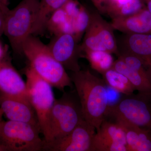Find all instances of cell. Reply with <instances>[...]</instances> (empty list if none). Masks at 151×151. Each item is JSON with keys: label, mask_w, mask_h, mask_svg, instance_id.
Instances as JSON below:
<instances>
[{"label": "cell", "mask_w": 151, "mask_h": 151, "mask_svg": "<svg viewBox=\"0 0 151 151\" xmlns=\"http://www.w3.org/2000/svg\"><path fill=\"white\" fill-rule=\"evenodd\" d=\"M70 77L84 120L98 131L105 119L109 105L105 81L88 70L72 72Z\"/></svg>", "instance_id": "cell-1"}, {"label": "cell", "mask_w": 151, "mask_h": 151, "mask_svg": "<svg viewBox=\"0 0 151 151\" xmlns=\"http://www.w3.org/2000/svg\"><path fill=\"white\" fill-rule=\"evenodd\" d=\"M22 54L33 70L52 87L62 91L68 86L72 87V80L65 68L52 55L47 45L35 35H30L25 41Z\"/></svg>", "instance_id": "cell-2"}, {"label": "cell", "mask_w": 151, "mask_h": 151, "mask_svg": "<svg viewBox=\"0 0 151 151\" xmlns=\"http://www.w3.org/2000/svg\"><path fill=\"white\" fill-rule=\"evenodd\" d=\"M40 0H22L6 18L4 34L7 37L14 52L22 54L25 41L32 35L33 26Z\"/></svg>", "instance_id": "cell-3"}, {"label": "cell", "mask_w": 151, "mask_h": 151, "mask_svg": "<svg viewBox=\"0 0 151 151\" xmlns=\"http://www.w3.org/2000/svg\"><path fill=\"white\" fill-rule=\"evenodd\" d=\"M25 74L30 102L35 111L44 140L48 142L50 114L55 100L52 87L29 66L27 68Z\"/></svg>", "instance_id": "cell-4"}, {"label": "cell", "mask_w": 151, "mask_h": 151, "mask_svg": "<svg viewBox=\"0 0 151 151\" xmlns=\"http://www.w3.org/2000/svg\"><path fill=\"white\" fill-rule=\"evenodd\" d=\"M39 127L24 122H0V145L4 151H43L44 140Z\"/></svg>", "instance_id": "cell-5"}, {"label": "cell", "mask_w": 151, "mask_h": 151, "mask_svg": "<svg viewBox=\"0 0 151 151\" xmlns=\"http://www.w3.org/2000/svg\"><path fill=\"white\" fill-rule=\"evenodd\" d=\"M74 96L64 93L55 99L50 120V139L46 142L64 137L84 120L78 96Z\"/></svg>", "instance_id": "cell-6"}, {"label": "cell", "mask_w": 151, "mask_h": 151, "mask_svg": "<svg viewBox=\"0 0 151 151\" xmlns=\"http://www.w3.org/2000/svg\"><path fill=\"white\" fill-rule=\"evenodd\" d=\"M120 118L151 131V92L124 95L109 105L106 116Z\"/></svg>", "instance_id": "cell-7"}, {"label": "cell", "mask_w": 151, "mask_h": 151, "mask_svg": "<svg viewBox=\"0 0 151 151\" xmlns=\"http://www.w3.org/2000/svg\"><path fill=\"white\" fill-rule=\"evenodd\" d=\"M96 129L85 120L60 139L46 142L43 151H90Z\"/></svg>", "instance_id": "cell-8"}, {"label": "cell", "mask_w": 151, "mask_h": 151, "mask_svg": "<svg viewBox=\"0 0 151 151\" xmlns=\"http://www.w3.org/2000/svg\"><path fill=\"white\" fill-rule=\"evenodd\" d=\"M78 42L74 35L64 33L54 35L47 45L55 58L66 70L72 72L81 70L78 60L82 52Z\"/></svg>", "instance_id": "cell-9"}, {"label": "cell", "mask_w": 151, "mask_h": 151, "mask_svg": "<svg viewBox=\"0 0 151 151\" xmlns=\"http://www.w3.org/2000/svg\"><path fill=\"white\" fill-rule=\"evenodd\" d=\"M90 151H127L123 128L116 122L105 119L94 135Z\"/></svg>", "instance_id": "cell-10"}, {"label": "cell", "mask_w": 151, "mask_h": 151, "mask_svg": "<svg viewBox=\"0 0 151 151\" xmlns=\"http://www.w3.org/2000/svg\"><path fill=\"white\" fill-rule=\"evenodd\" d=\"M0 92L30 101L26 82L6 57L0 61Z\"/></svg>", "instance_id": "cell-11"}, {"label": "cell", "mask_w": 151, "mask_h": 151, "mask_svg": "<svg viewBox=\"0 0 151 151\" xmlns=\"http://www.w3.org/2000/svg\"><path fill=\"white\" fill-rule=\"evenodd\" d=\"M0 108L9 120L27 123L40 129L35 111L28 100L8 97L0 92Z\"/></svg>", "instance_id": "cell-12"}, {"label": "cell", "mask_w": 151, "mask_h": 151, "mask_svg": "<svg viewBox=\"0 0 151 151\" xmlns=\"http://www.w3.org/2000/svg\"><path fill=\"white\" fill-rule=\"evenodd\" d=\"M111 24L113 29L125 34H151V13L144 7L129 16L112 19Z\"/></svg>", "instance_id": "cell-13"}, {"label": "cell", "mask_w": 151, "mask_h": 151, "mask_svg": "<svg viewBox=\"0 0 151 151\" xmlns=\"http://www.w3.org/2000/svg\"><path fill=\"white\" fill-rule=\"evenodd\" d=\"M113 119L125 132L127 151H151V130L139 127L122 118Z\"/></svg>", "instance_id": "cell-14"}, {"label": "cell", "mask_w": 151, "mask_h": 151, "mask_svg": "<svg viewBox=\"0 0 151 151\" xmlns=\"http://www.w3.org/2000/svg\"><path fill=\"white\" fill-rule=\"evenodd\" d=\"M126 35L122 41V52L134 55L142 60L151 59V34Z\"/></svg>", "instance_id": "cell-15"}, {"label": "cell", "mask_w": 151, "mask_h": 151, "mask_svg": "<svg viewBox=\"0 0 151 151\" xmlns=\"http://www.w3.org/2000/svg\"><path fill=\"white\" fill-rule=\"evenodd\" d=\"M89 24L93 27L97 36L108 52L119 55L118 43L113 32V27L98 13L90 14Z\"/></svg>", "instance_id": "cell-16"}, {"label": "cell", "mask_w": 151, "mask_h": 151, "mask_svg": "<svg viewBox=\"0 0 151 151\" xmlns=\"http://www.w3.org/2000/svg\"><path fill=\"white\" fill-rule=\"evenodd\" d=\"M112 68L125 76L138 92H151V78L147 72L134 70L119 58L114 61Z\"/></svg>", "instance_id": "cell-17"}, {"label": "cell", "mask_w": 151, "mask_h": 151, "mask_svg": "<svg viewBox=\"0 0 151 151\" xmlns=\"http://www.w3.org/2000/svg\"><path fill=\"white\" fill-rule=\"evenodd\" d=\"M62 6L60 0H40L33 26L32 35H39L46 29L52 14Z\"/></svg>", "instance_id": "cell-18"}, {"label": "cell", "mask_w": 151, "mask_h": 151, "mask_svg": "<svg viewBox=\"0 0 151 151\" xmlns=\"http://www.w3.org/2000/svg\"><path fill=\"white\" fill-rule=\"evenodd\" d=\"M144 8L142 0H110L105 13L112 19L124 17L134 14Z\"/></svg>", "instance_id": "cell-19"}, {"label": "cell", "mask_w": 151, "mask_h": 151, "mask_svg": "<svg viewBox=\"0 0 151 151\" xmlns=\"http://www.w3.org/2000/svg\"><path fill=\"white\" fill-rule=\"evenodd\" d=\"M102 75L105 84L116 92L128 95L136 90L125 76L113 68L107 70Z\"/></svg>", "instance_id": "cell-20"}, {"label": "cell", "mask_w": 151, "mask_h": 151, "mask_svg": "<svg viewBox=\"0 0 151 151\" xmlns=\"http://www.w3.org/2000/svg\"><path fill=\"white\" fill-rule=\"evenodd\" d=\"M47 28L54 33V35L64 33L74 35L72 22L61 7L52 14L47 23Z\"/></svg>", "instance_id": "cell-21"}, {"label": "cell", "mask_w": 151, "mask_h": 151, "mask_svg": "<svg viewBox=\"0 0 151 151\" xmlns=\"http://www.w3.org/2000/svg\"><path fill=\"white\" fill-rule=\"evenodd\" d=\"M83 52L93 70L103 74L112 68L114 61L110 52L94 50H86Z\"/></svg>", "instance_id": "cell-22"}, {"label": "cell", "mask_w": 151, "mask_h": 151, "mask_svg": "<svg viewBox=\"0 0 151 151\" xmlns=\"http://www.w3.org/2000/svg\"><path fill=\"white\" fill-rule=\"evenodd\" d=\"M90 14L83 6H80L78 14L72 21L74 35L79 40L89 25Z\"/></svg>", "instance_id": "cell-23"}, {"label": "cell", "mask_w": 151, "mask_h": 151, "mask_svg": "<svg viewBox=\"0 0 151 151\" xmlns=\"http://www.w3.org/2000/svg\"><path fill=\"white\" fill-rule=\"evenodd\" d=\"M80 6H78V4L74 0H68L61 8L63 9L68 18L72 22L78 14Z\"/></svg>", "instance_id": "cell-24"}, {"label": "cell", "mask_w": 151, "mask_h": 151, "mask_svg": "<svg viewBox=\"0 0 151 151\" xmlns=\"http://www.w3.org/2000/svg\"><path fill=\"white\" fill-rule=\"evenodd\" d=\"M9 10L7 5L0 2V36L4 34L6 18Z\"/></svg>", "instance_id": "cell-25"}, {"label": "cell", "mask_w": 151, "mask_h": 151, "mask_svg": "<svg viewBox=\"0 0 151 151\" xmlns=\"http://www.w3.org/2000/svg\"><path fill=\"white\" fill-rule=\"evenodd\" d=\"M98 11L102 13H105L109 4L110 0H90Z\"/></svg>", "instance_id": "cell-26"}, {"label": "cell", "mask_w": 151, "mask_h": 151, "mask_svg": "<svg viewBox=\"0 0 151 151\" xmlns=\"http://www.w3.org/2000/svg\"><path fill=\"white\" fill-rule=\"evenodd\" d=\"M144 65L146 68L149 76L151 78V59L143 60Z\"/></svg>", "instance_id": "cell-27"}, {"label": "cell", "mask_w": 151, "mask_h": 151, "mask_svg": "<svg viewBox=\"0 0 151 151\" xmlns=\"http://www.w3.org/2000/svg\"><path fill=\"white\" fill-rule=\"evenodd\" d=\"M6 49L0 42V61L6 57Z\"/></svg>", "instance_id": "cell-28"}, {"label": "cell", "mask_w": 151, "mask_h": 151, "mask_svg": "<svg viewBox=\"0 0 151 151\" xmlns=\"http://www.w3.org/2000/svg\"><path fill=\"white\" fill-rule=\"evenodd\" d=\"M147 9L151 13V0H145Z\"/></svg>", "instance_id": "cell-29"}, {"label": "cell", "mask_w": 151, "mask_h": 151, "mask_svg": "<svg viewBox=\"0 0 151 151\" xmlns=\"http://www.w3.org/2000/svg\"><path fill=\"white\" fill-rule=\"evenodd\" d=\"M4 114L2 110L0 108V122L2 121V116Z\"/></svg>", "instance_id": "cell-30"}, {"label": "cell", "mask_w": 151, "mask_h": 151, "mask_svg": "<svg viewBox=\"0 0 151 151\" xmlns=\"http://www.w3.org/2000/svg\"><path fill=\"white\" fill-rule=\"evenodd\" d=\"M9 0H0V2L3 3V4H4L7 5L8 1Z\"/></svg>", "instance_id": "cell-31"}]
</instances>
